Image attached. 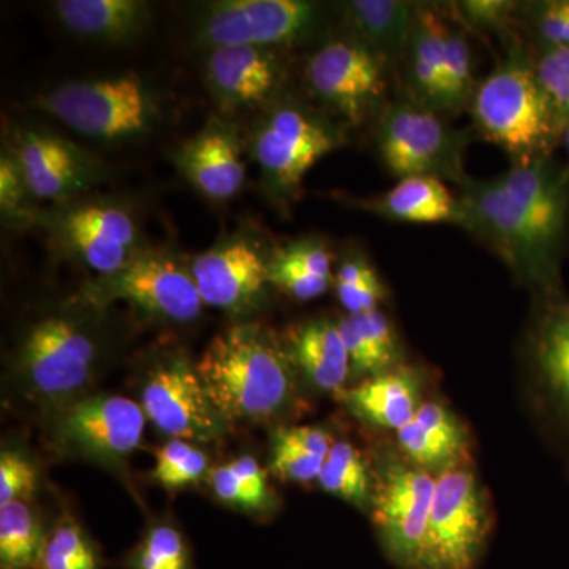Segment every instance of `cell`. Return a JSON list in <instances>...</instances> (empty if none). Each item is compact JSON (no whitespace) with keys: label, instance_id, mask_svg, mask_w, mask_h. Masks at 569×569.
<instances>
[{"label":"cell","instance_id":"4","mask_svg":"<svg viewBox=\"0 0 569 569\" xmlns=\"http://www.w3.org/2000/svg\"><path fill=\"white\" fill-rule=\"evenodd\" d=\"M468 111L479 137L512 164L553 156L560 146L565 119L539 82L533 56L519 43L478 82Z\"/></svg>","mask_w":569,"mask_h":569},{"label":"cell","instance_id":"11","mask_svg":"<svg viewBox=\"0 0 569 569\" xmlns=\"http://www.w3.org/2000/svg\"><path fill=\"white\" fill-rule=\"evenodd\" d=\"M343 144L342 130L295 103L268 112L253 137V157L269 189L290 197L320 160Z\"/></svg>","mask_w":569,"mask_h":569},{"label":"cell","instance_id":"37","mask_svg":"<svg viewBox=\"0 0 569 569\" xmlns=\"http://www.w3.org/2000/svg\"><path fill=\"white\" fill-rule=\"evenodd\" d=\"M350 317L358 329L370 377L380 376L403 365L400 337L391 318L383 310L376 309Z\"/></svg>","mask_w":569,"mask_h":569},{"label":"cell","instance_id":"29","mask_svg":"<svg viewBox=\"0 0 569 569\" xmlns=\"http://www.w3.org/2000/svg\"><path fill=\"white\" fill-rule=\"evenodd\" d=\"M332 443L331 433L323 427H280L272 437L268 470L283 482H317Z\"/></svg>","mask_w":569,"mask_h":569},{"label":"cell","instance_id":"26","mask_svg":"<svg viewBox=\"0 0 569 569\" xmlns=\"http://www.w3.org/2000/svg\"><path fill=\"white\" fill-rule=\"evenodd\" d=\"M56 17L74 36L108 43L133 40L151 21V10L140 0H61Z\"/></svg>","mask_w":569,"mask_h":569},{"label":"cell","instance_id":"9","mask_svg":"<svg viewBox=\"0 0 569 569\" xmlns=\"http://www.w3.org/2000/svg\"><path fill=\"white\" fill-rule=\"evenodd\" d=\"M389 67L356 37L325 41L307 59L306 84L323 107L348 126L380 118L389 103Z\"/></svg>","mask_w":569,"mask_h":569},{"label":"cell","instance_id":"6","mask_svg":"<svg viewBox=\"0 0 569 569\" xmlns=\"http://www.w3.org/2000/svg\"><path fill=\"white\" fill-rule=\"evenodd\" d=\"M493 529L492 503L473 462L437 475L419 569H478Z\"/></svg>","mask_w":569,"mask_h":569},{"label":"cell","instance_id":"42","mask_svg":"<svg viewBox=\"0 0 569 569\" xmlns=\"http://www.w3.org/2000/svg\"><path fill=\"white\" fill-rule=\"evenodd\" d=\"M28 187L22 179L20 168L11 153L0 160V206L9 216H17L22 211L26 198L29 197Z\"/></svg>","mask_w":569,"mask_h":569},{"label":"cell","instance_id":"21","mask_svg":"<svg viewBox=\"0 0 569 569\" xmlns=\"http://www.w3.org/2000/svg\"><path fill=\"white\" fill-rule=\"evenodd\" d=\"M397 451L415 466L440 475L470 459V436L458 415L438 400H426L396 432Z\"/></svg>","mask_w":569,"mask_h":569},{"label":"cell","instance_id":"41","mask_svg":"<svg viewBox=\"0 0 569 569\" xmlns=\"http://www.w3.org/2000/svg\"><path fill=\"white\" fill-rule=\"evenodd\" d=\"M39 486V475L21 452L3 449L0 455V507L28 501Z\"/></svg>","mask_w":569,"mask_h":569},{"label":"cell","instance_id":"43","mask_svg":"<svg viewBox=\"0 0 569 569\" xmlns=\"http://www.w3.org/2000/svg\"><path fill=\"white\" fill-rule=\"evenodd\" d=\"M560 146H563L565 151H567L569 156V119L565 122L563 132H561Z\"/></svg>","mask_w":569,"mask_h":569},{"label":"cell","instance_id":"3","mask_svg":"<svg viewBox=\"0 0 569 569\" xmlns=\"http://www.w3.org/2000/svg\"><path fill=\"white\" fill-rule=\"evenodd\" d=\"M97 307L84 298V306L52 310L26 329L13 376L31 402L56 411L86 396L104 356Z\"/></svg>","mask_w":569,"mask_h":569},{"label":"cell","instance_id":"24","mask_svg":"<svg viewBox=\"0 0 569 569\" xmlns=\"http://www.w3.org/2000/svg\"><path fill=\"white\" fill-rule=\"evenodd\" d=\"M356 206L389 222L449 223L460 228L466 223L458 194L448 189L447 182L429 176L399 179L392 189L376 197L362 198Z\"/></svg>","mask_w":569,"mask_h":569},{"label":"cell","instance_id":"12","mask_svg":"<svg viewBox=\"0 0 569 569\" xmlns=\"http://www.w3.org/2000/svg\"><path fill=\"white\" fill-rule=\"evenodd\" d=\"M51 441L58 451L110 468H121L144 432L140 402L114 395H86L54 411Z\"/></svg>","mask_w":569,"mask_h":569},{"label":"cell","instance_id":"8","mask_svg":"<svg viewBox=\"0 0 569 569\" xmlns=\"http://www.w3.org/2000/svg\"><path fill=\"white\" fill-rule=\"evenodd\" d=\"M437 477L399 451L385 449L373 466L370 518L380 548L400 569H419Z\"/></svg>","mask_w":569,"mask_h":569},{"label":"cell","instance_id":"15","mask_svg":"<svg viewBox=\"0 0 569 569\" xmlns=\"http://www.w3.org/2000/svg\"><path fill=\"white\" fill-rule=\"evenodd\" d=\"M527 361L539 410L569 440V298L563 291L538 295Z\"/></svg>","mask_w":569,"mask_h":569},{"label":"cell","instance_id":"14","mask_svg":"<svg viewBox=\"0 0 569 569\" xmlns=\"http://www.w3.org/2000/svg\"><path fill=\"white\" fill-rule=\"evenodd\" d=\"M320 24L317 3L305 0H223L209 3L198 36L212 50L257 47L272 50L309 39Z\"/></svg>","mask_w":569,"mask_h":569},{"label":"cell","instance_id":"25","mask_svg":"<svg viewBox=\"0 0 569 569\" xmlns=\"http://www.w3.org/2000/svg\"><path fill=\"white\" fill-rule=\"evenodd\" d=\"M288 353L310 387L339 396L351 380V365L339 323L328 318L296 326L288 337Z\"/></svg>","mask_w":569,"mask_h":569},{"label":"cell","instance_id":"44","mask_svg":"<svg viewBox=\"0 0 569 569\" xmlns=\"http://www.w3.org/2000/svg\"><path fill=\"white\" fill-rule=\"evenodd\" d=\"M568 475H569V460H568Z\"/></svg>","mask_w":569,"mask_h":569},{"label":"cell","instance_id":"16","mask_svg":"<svg viewBox=\"0 0 569 569\" xmlns=\"http://www.w3.org/2000/svg\"><path fill=\"white\" fill-rule=\"evenodd\" d=\"M51 222L62 246L99 277L121 271L140 252L137 223L121 206L108 201L71 204Z\"/></svg>","mask_w":569,"mask_h":569},{"label":"cell","instance_id":"20","mask_svg":"<svg viewBox=\"0 0 569 569\" xmlns=\"http://www.w3.org/2000/svg\"><path fill=\"white\" fill-rule=\"evenodd\" d=\"M206 74L212 96L228 110L264 103L282 82L274 52L257 47L216 48Z\"/></svg>","mask_w":569,"mask_h":569},{"label":"cell","instance_id":"5","mask_svg":"<svg viewBox=\"0 0 569 569\" xmlns=\"http://www.w3.org/2000/svg\"><path fill=\"white\" fill-rule=\"evenodd\" d=\"M37 107L73 132L102 141L138 137L159 119L156 97L132 71L67 82L40 96Z\"/></svg>","mask_w":569,"mask_h":569},{"label":"cell","instance_id":"22","mask_svg":"<svg viewBox=\"0 0 569 569\" xmlns=\"http://www.w3.org/2000/svg\"><path fill=\"white\" fill-rule=\"evenodd\" d=\"M176 162L187 181L209 200H231L244 187L241 149L234 134L220 123H211L182 144Z\"/></svg>","mask_w":569,"mask_h":569},{"label":"cell","instance_id":"33","mask_svg":"<svg viewBox=\"0 0 569 569\" xmlns=\"http://www.w3.org/2000/svg\"><path fill=\"white\" fill-rule=\"evenodd\" d=\"M335 287L340 305L348 316L380 309L388 298V288L372 263L361 253H348L335 274Z\"/></svg>","mask_w":569,"mask_h":569},{"label":"cell","instance_id":"34","mask_svg":"<svg viewBox=\"0 0 569 569\" xmlns=\"http://www.w3.org/2000/svg\"><path fill=\"white\" fill-rule=\"evenodd\" d=\"M126 569H197L189 542L173 523L157 522L123 560Z\"/></svg>","mask_w":569,"mask_h":569},{"label":"cell","instance_id":"40","mask_svg":"<svg viewBox=\"0 0 569 569\" xmlns=\"http://www.w3.org/2000/svg\"><path fill=\"white\" fill-rule=\"evenodd\" d=\"M533 62L539 82L567 122L569 119V48H541L538 54L533 56Z\"/></svg>","mask_w":569,"mask_h":569},{"label":"cell","instance_id":"10","mask_svg":"<svg viewBox=\"0 0 569 569\" xmlns=\"http://www.w3.org/2000/svg\"><path fill=\"white\" fill-rule=\"evenodd\" d=\"M140 406L146 418L171 438L209 443L227 432L228 421L206 391L197 362L181 348L160 351L146 366Z\"/></svg>","mask_w":569,"mask_h":569},{"label":"cell","instance_id":"36","mask_svg":"<svg viewBox=\"0 0 569 569\" xmlns=\"http://www.w3.org/2000/svg\"><path fill=\"white\" fill-rule=\"evenodd\" d=\"M463 29L449 22L445 48V116H458L470 108L477 82L473 77V54Z\"/></svg>","mask_w":569,"mask_h":569},{"label":"cell","instance_id":"30","mask_svg":"<svg viewBox=\"0 0 569 569\" xmlns=\"http://www.w3.org/2000/svg\"><path fill=\"white\" fill-rule=\"evenodd\" d=\"M268 471L252 456H241L227 466L213 468L209 481L222 503L250 515L271 512L279 501L269 486Z\"/></svg>","mask_w":569,"mask_h":569},{"label":"cell","instance_id":"45","mask_svg":"<svg viewBox=\"0 0 569 569\" xmlns=\"http://www.w3.org/2000/svg\"><path fill=\"white\" fill-rule=\"evenodd\" d=\"M568 48H569V44H568Z\"/></svg>","mask_w":569,"mask_h":569},{"label":"cell","instance_id":"2","mask_svg":"<svg viewBox=\"0 0 569 569\" xmlns=\"http://www.w3.org/2000/svg\"><path fill=\"white\" fill-rule=\"evenodd\" d=\"M197 370L228 425L274 421L298 399L299 373L287 346L258 323L231 326L213 337Z\"/></svg>","mask_w":569,"mask_h":569},{"label":"cell","instance_id":"17","mask_svg":"<svg viewBox=\"0 0 569 569\" xmlns=\"http://www.w3.org/2000/svg\"><path fill=\"white\" fill-rule=\"evenodd\" d=\"M203 305L230 313L253 309L269 283V258L244 236L228 239L198 254L190 264Z\"/></svg>","mask_w":569,"mask_h":569},{"label":"cell","instance_id":"32","mask_svg":"<svg viewBox=\"0 0 569 569\" xmlns=\"http://www.w3.org/2000/svg\"><path fill=\"white\" fill-rule=\"evenodd\" d=\"M317 485L361 511L369 512L373 493V467L348 441H335L326 458Z\"/></svg>","mask_w":569,"mask_h":569},{"label":"cell","instance_id":"27","mask_svg":"<svg viewBox=\"0 0 569 569\" xmlns=\"http://www.w3.org/2000/svg\"><path fill=\"white\" fill-rule=\"evenodd\" d=\"M418 9L419 3L403 0H355L346 3V20L356 39L392 66L402 59Z\"/></svg>","mask_w":569,"mask_h":569},{"label":"cell","instance_id":"13","mask_svg":"<svg viewBox=\"0 0 569 569\" xmlns=\"http://www.w3.org/2000/svg\"><path fill=\"white\" fill-rule=\"evenodd\" d=\"M84 298L100 307L127 302L144 316L179 325L197 320L204 306L190 269L171 254L146 250L121 271L93 280L84 288Z\"/></svg>","mask_w":569,"mask_h":569},{"label":"cell","instance_id":"18","mask_svg":"<svg viewBox=\"0 0 569 569\" xmlns=\"http://www.w3.org/2000/svg\"><path fill=\"white\" fill-rule=\"evenodd\" d=\"M11 157L37 200L69 201L86 192L102 174L93 157L50 132H21Z\"/></svg>","mask_w":569,"mask_h":569},{"label":"cell","instance_id":"28","mask_svg":"<svg viewBox=\"0 0 569 569\" xmlns=\"http://www.w3.org/2000/svg\"><path fill=\"white\" fill-rule=\"evenodd\" d=\"M269 283L296 301L320 298L335 284L331 250L320 238L283 246L269 257Z\"/></svg>","mask_w":569,"mask_h":569},{"label":"cell","instance_id":"23","mask_svg":"<svg viewBox=\"0 0 569 569\" xmlns=\"http://www.w3.org/2000/svg\"><path fill=\"white\" fill-rule=\"evenodd\" d=\"M449 21L438 7L419 3L417 21L400 59L407 99L445 116V48Z\"/></svg>","mask_w":569,"mask_h":569},{"label":"cell","instance_id":"1","mask_svg":"<svg viewBox=\"0 0 569 569\" xmlns=\"http://www.w3.org/2000/svg\"><path fill=\"white\" fill-rule=\"evenodd\" d=\"M463 230L498 254L538 295L561 290L569 241V162L556 157L511 164L490 179H463Z\"/></svg>","mask_w":569,"mask_h":569},{"label":"cell","instance_id":"31","mask_svg":"<svg viewBox=\"0 0 569 569\" xmlns=\"http://www.w3.org/2000/svg\"><path fill=\"white\" fill-rule=\"evenodd\" d=\"M48 533L28 501L0 507V569H40Z\"/></svg>","mask_w":569,"mask_h":569},{"label":"cell","instance_id":"39","mask_svg":"<svg viewBox=\"0 0 569 569\" xmlns=\"http://www.w3.org/2000/svg\"><path fill=\"white\" fill-rule=\"evenodd\" d=\"M456 17L475 32L507 31L522 17V3L511 0H463L455 3Z\"/></svg>","mask_w":569,"mask_h":569},{"label":"cell","instance_id":"19","mask_svg":"<svg viewBox=\"0 0 569 569\" xmlns=\"http://www.w3.org/2000/svg\"><path fill=\"white\" fill-rule=\"evenodd\" d=\"M425 387V370L403 362L396 369L343 389L337 397L365 425L399 432L426 402Z\"/></svg>","mask_w":569,"mask_h":569},{"label":"cell","instance_id":"7","mask_svg":"<svg viewBox=\"0 0 569 569\" xmlns=\"http://www.w3.org/2000/svg\"><path fill=\"white\" fill-rule=\"evenodd\" d=\"M377 151L397 179L429 176L459 183L467 178V132L436 111L403 99L389 102L377 119Z\"/></svg>","mask_w":569,"mask_h":569},{"label":"cell","instance_id":"35","mask_svg":"<svg viewBox=\"0 0 569 569\" xmlns=\"http://www.w3.org/2000/svg\"><path fill=\"white\" fill-rule=\"evenodd\" d=\"M96 542L73 516H62L48 533L40 569H102Z\"/></svg>","mask_w":569,"mask_h":569},{"label":"cell","instance_id":"38","mask_svg":"<svg viewBox=\"0 0 569 569\" xmlns=\"http://www.w3.org/2000/svg\"><path fill=\"white\" fill-rule=\"evenodd\" d=\"M209 458L203 449L181 438H170L156 451L152 478L167 489L197 485L208 475Z\"/></svg>","mask_w":569,"mask_h":569}]
</instances>
